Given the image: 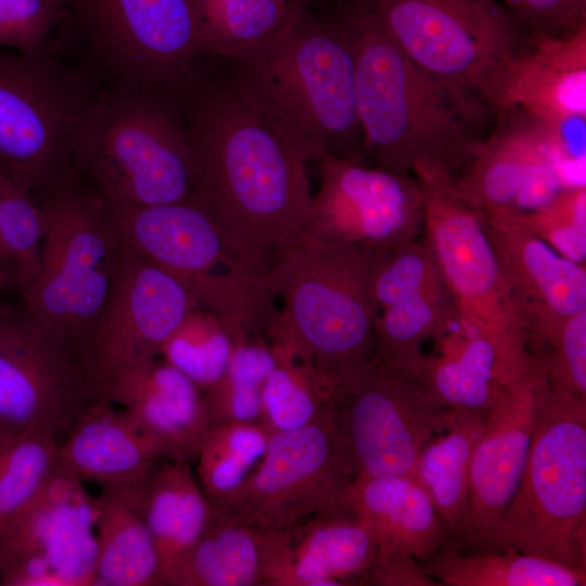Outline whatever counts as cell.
Segmentation results:
<instances>
[{
    "label": "cell",
    "instance_id": "cell-1",
    "mask_svg": "<svg viewBox=\"0 0 586 586\" xmlns=\"http://www.w3.org/2000/svg\"><path fill=\"white\" fill-rule=\"evenodd\" d=\"M220 72L202 68L180 100L193 157L191 196L215 218L234 257L267 272L277 250L306 224L308 161Z\"/></svg>",
    "mask_w": 586,
    "mask_h": 586
},
{
    "label": "cell",
    "instance_id": "cell-2",
    "mask_svg": "<svg viewBox=\"0 0 586 586\" xmlns=\"http://www.w3.org/2000/svg\"><path fill=\"white\" fill-rule=\"evenodd\" d=\"M356 53V102L366 160L447 184L462 175L484 140L487 106L419 68L370 14L334 0Z\"/></svg>",
    "mask_w": 586,
    "mask_h": 586
},
{
    "label": "cell",
    "instance_id": "cell-3",
    "mask_svg": "<svg viewBox=\"0 0 586 586\" xmlns=\"http://www.w3.org/2000/svg\"><path fill=\"white\" fill-rule=\"evenodd\" d=\"M328 3L320 12L306 3L270 37L215 59L308 162L331 155L366 164L355 48L333 0Z\"/></svg>",
    "mask_w": 586,
    "mask_h": 586
},
{
    "label": "cell",
    "instance_id": "cell-4",
    "mask_svg": "<svg viewBox=\"0 0 586 586\" xmlns=\"http://www.w3.org/2000/svg\"><path fill=\"white\" fill-rule=\"evenodd\" d=\"M380 255L300 234L277 250L268 267L283 302L269 343L294 352L336 391L374 358Z\"/></svg>",
    "mask_w": 586,
    "mask_h": 586
},
{
    "label": "cell",
    "instance_id": "cell-5",
    "mask_svg": "<svg viewBox=\"0 0 586 586\" xmlns=\"http://www.w3.org/2000/svg\"><path fill=\"white\" fill-rule=\"evenodd\" d=\"M72 164L105 201L153 205L188 199L193 157L179 101L127 86L98 91L80 123Z\"/></svg>",
    "mask_w": 586,
    "mask_h": 586
},
{
    "label": "cell",
    "instance_id": "cell-6",
    "mask_svg": "<svg viewBox=\"0 0 586 586\" xmlns=\"http://www.w3.org/2000/svg\"><path fill=\"white\" fill-rule=\"evenodd\" d=\"M480 547L586 571V398L543 379L520 485Z\"/></svg>",
    "mask_w": 586,
    "mask_h": 586
},
{
    "label": "cell",
    "instance_id": "cell-7",
    "mask_svg": "<svg viewBox=\"0 0 586 586\" xmlns=\"http://www.w3.org/2000/svg\"><path fill=\"white\" fill-rule=\"evenodd\" d=\"M35 196L43 218L41 255L18 292L22 309L78 352L106 306L123 244L103 199L77 174Z\"/></svg>",
    "mask_w": 586,
    "mask_h": 586
},
{
    "label": "cell",
    "instance_id": "cell-8",
    "mask_svg": "<svg viewBox=\"0 0 586 586\" xmlns=\"http://www.w3.org/2000/svg\"><path fill=\"white\" fill-rule=\"evenodd\" d=\"M421 183L424 238L455 300L458 322L492 344L500 384L513 386L532 375L536 366L527 348L524 318L486 235L482 215L446 188Z\"/></svg>",
    "mask_w": 586,
    "mask_h": 586
},
{
    "label": "cell",
    "instance_id": "cell-9",
    "mask_svg": "<svg viewBox=\"0 0 586 586\" xmlns=\"http://www.w3.org/2000/svg\"><path fill=\"white\" fill-rule=\"evenodd\" d=\"M95 93L47 51L0 49V173L35 195L75 174L74 141Z\"/></svg>",
    "mask_w": 586,
    "mask_h": 586
},
{
    "label": "cell",
    "instance_id": "cell-10",
    "mask_svg": "<svg viewBox=\"0 0 586 586\" xmlns=\"http://www.w3.org/2000/svg\"><path fill=\"white\" fill-rule=\"evenodd\" d=\"M111 85L181 98L205 59L194 0H67Z\"/></svg>",
    "mask_w": 586,
    "mask_h": 586
},
{
    "label": "cell",
    "instance_id": "cell-11",
    "mask_svg": "<svg viewBox=\"0 0 586 586\" xmlns=\"http://www.w3.org/2000/svg\"><path fill=\"white\" fill-rule=\"evenodd\" d=\"M346 1L372 15L429 76L475 97L528 36L502 0Z\"/></svg>",
    "mask_w": 586,
    "mask_h": 586
},
{
    "label": "cell",
    "instance_id": "cell-12",
    "mask_svg": "<svg viewBox=\"0 0 586 586\" xmlns=\"http://www.w3.org/2000/svg\"><path fill=\"white\" fill-rule=\"evenodd\" d=\"M455 410L402 367L375 357L336 393V419L357 479L413 477L423 448Z\"/></svg>",
    "mask_w": 586,
    "mask_h": 586
},
{
    "label": "cell",
    "instance_id": "cell-13",
    "mask_svg": "<svg viewBox=\"0 0 586 586\" xmlns=\"http://www.w3.org/2000/svg\"><path fill=\"white\" fill-rule=\"evenodd\" d=\"M356 468L336 419L273 432L232 508L258 525L289 530L310 518L353 512Z\"/></svg>",
    "mask_w": 586,
    "mask_h": 586
},
{
    "label": "cell",
    "instance_id": "cell-14",
    "mask_svg": "<svg viewBox=\"0 0 586 586\" xmlns=\"http://www.w3.org/2000/svg\"><path fill=\"white\" fill-rule=\"evenodd\" d=\"M95 398L72 345L0 305V442L30 432L61 438Z\"/></svg>",
    "mask_w": 586,
    "mask_h": 586
},
{
    "label": "cell",
    "instance_id": "cell-15",
    "mask_svg": "<svg viewBox=\"0 0 586 586\" xmlns=\"http://www.w3.org/2000/svg\"><path fill=\"white\" fill-rule=\"evenodd\" d=\"M92 497L59 463L39 495L0 530L5 586H93Z\"/></svg>",
    "mask_w": 586,
    "mask_h": 586
},
{
    "label": "cell",
    "instance_id": "cell-16",
    "mask_svg": "<svg viewBox=\"0 0 586 586\" xmlns=\"http://www.w3.org/2000/svg\"><path fill=\"white\" fill-rule=\"evenodd\" d=\"M318 162L320 189L301 234L377 254L420 237L424 191L417 178L331 155Z\"/></svg>",
    "mask_w": 586,
    "mask_h": 586
},
{
    "label": "cell",
    "instance_id": "cell-17",
    "mask_svg": "<svg viewBox=\"0 0 586 586\" xmlns=\"http://www.w3.org/2000/svg\"><path fill=\"white\" fill-rule=\"evenodd\" d=\"M198 305L179 279L123 246L106 306L78 347L92 392L106 374L160 357Z\"/></svg>",
    "mask_w": 586,
    "mask_h": 586
},
{
    "label": "cell",
    "instance_id": "cell-18",
    "mask_svg": "<svg viewBox=\"0 0 586 586\" xmlns=\"http://www.w3.org/2000/svg\"><path fill=\"white\" fill-rule=\"evenodd\" d=\"M103 201L123 246L179 279L195 298L216 275L244 266L212 214L191 195L153 205Z\"/></svg>",
    "mask_w": 586,
    "mask_h": 586
},
{
    "label": "cell",
    "instance_id": "cell-19",
    "mask_svg": "<svg viewBox=\"0 0 586 586\" xmlns=\"http://www.w3.org/2000/svg\"><path fill=\"white\" fill-rule=\"evenodd\" d=\"M477 97L498 116L517 111L542 123L586 117V26L564 36L528 35Z\"/></svg>",
    "mask_w": 586,
    "mask_h": 586
},
{
    "label": "cell",
    "instance_id": "cell-20",
    "mask_svg": "<svg viewBox=\"0 0 586 586\" xmlns=\"http://www.w3.org/2000/svg\"><path fill=\"white\" fill-rule=\"evenodd\" d=\"M545 378L536 367L526 380L507 387L486 413L470 463L468 514L460 539L466 546L484 543L520 485L535 426L537 390Z\"/></svg>",
    "mask_w": 586,
    "mask_h": 586
},
{
    "label": "cell",
    "instance_id": "cell-21",
    "mask_svg": "<svg viewBox=\"0 0 586 586\" xmlns=\"http://www.w3.org/2000/svg\"><path fill=\"white\" fill-rule=\"evenodd\" d=\"M97 398L124 408L165 459L192 462L212 424L204 393L161 357L115 370L95 382Z\"/></svg>",
    "mask_w": 586,
    "mask_h": 586
},
{
    "label": "cell",
    "instance_id": "cell-22",
    "mask_svg": "<svg viewBox=\"0 0 586 586\" xmlns=\"http://www.w3.org/2000/svg\"><path fill=\"white\" fill-rule=\"evenodd\" d=\"M482 218L526 334L586 309L585 265L565 258L512 219Z\"/></svg>",
    "mask_w": 586,
    "mask_h": 586
},
{
    "label": "cell",
    "instance_id": "cell-23",
    "mask_svg": "<svg viewBox=\"0 0 586 586\" xmlns=\"http://www.w3.org/2000/svg\"><path fill=\"white\" fill-rule=\"evenodd\" d=\"M377 553L354 512L317 515L278 532L267 586L364 585Z\"/></svg>",
    "mask_w": 586,
    "mask_h": 586
},
{
    "label": "cell",
    "instance_id": "cell-24",
    "mask_svg": "<svg viewBox=\"0 0 586 586\" xmlns=\"http://www.w3.org/2000/svg\"><path fill=\"white\" fill-rule=\"evenodd\" d=\"M164 459L124 408L102 398L80 412L58 444V463L101 489L143 483Z\"/></svg>",
    "mask_w": 586,
    "mask_h": 586
},
{
    "label": "cell",
    "instance_id": "cell-25",
    "mask_svg": "<svg viewBox=\"0 0 586 586\" xmlns=\"http://www.w3.org/2000/svg\"><path fill=\"white\" fill-rule=\"evenodd\" d=\"M277 535L235 509L214 506L207 526L168 574L166 586H267Z\"/></svg>",
    "mask_w": 586,
    "mask_h": 586
},
{
    "label": "cell",
    "instance_id": "cell-26",
    "mask_svg": "<svg viewBox=\"0 0 586 586\" xmlns=\"http://www.w3.org/2000/svg\"><path fill=\"white\" fill-rule=\"evenodd\" d=\"M349 505L372 533L379 556H411L422 563L448 543L430 496L413 477L356 479Z\"/></svg>",
    "mask_w": 586,
    "mask_h": 586
},
{
    "label": "cell",
    "instance_id": "cell-27",
    "mask_svg": "<svg viewBox=\"0 0 586 586\" xmlns=\"http://www.w3.org/2000/svg\"><path fill=\"white\" fill-rule=\"evenodd\" d=\"M498 117V128L484 140L468 169L442 186L485 217L510 213L531 168L553 155L539 122L517 111Z\"/></svg>",
    "mask_w": 586,
    "mask_h": 586
},
{
    "label": "cell",
    "instance_id": "cell-28",
    "mask_svg": "<svg viewBox=\"0 0 586 586\" xmlns=\"http://www.w3.org/2000/svg\"><path fill=\"white\" fill-rule=\"evenodd\" d=\"M437 343V355L420 352L393 365L406 370L440 404L486 415L506 391L492 344L460 322Z\"/></svg>",
    "mask_w": 586,
    "mask_h": 586
},
{
    "label": "cell",
    "instance_id": "cell-29",
    "mask_svg": "<svg viewBox=\"0 0 586 586\" xmlns=\"http://www.w3.org/2000/svg\"><path fill=\"white\" fill-rule=\"evenodd\" d=\"M143 484L102 488L92 497L93 586H163L160 559L142 511Z\"/></svg>",
    "mask_w": 586,
    "mask_h": 586
},
{
    "label": "cell",
    "instance_id": "cell-30",
    "mask_svg": "<svg viewBox=\"0 0 586 586\" xmlns=\"http://www.w3.org/2000/svg\"><path fill=\"white\" fill-rule=\"evenodd\" d=\"M142 511L160 559L163 586L207 526L214 506L191 463L164 459L142 488Z\"/></svg>",
    "mask_w": 586,
    "mask_h": 586
},
{
    "label": "cell",
    "instance_id": "cell-31",
    "mask_svg": "<svg viewBox=\"0 0 586 586\" xmlns=\"http://www.w3.org/2000/svg\"><path fill=\"white\" fill-rule=\"evenodd\" d=\"M485 417L455 410L447 426L425 445L416 467L413 479L430 496L451 546L459 544L464 531L471 457Z\"/></svg>",
    "mask_w": 586,
    "mask_h": 586
},
{
    "label": "cell",
    "instance_id": "cell-32",
    "mask_svg": "<svg viewBox=\"0 0 586 586\" xmlns=\"http://www.w3.org/2000/svg\"><path fill=\"white\" fill-rule=\"evenodd\" d=\"M446 586H584L586 571L517 551L463 555L446 544L421 563Z\"/></svg>",
    "mask_w": 586,
    "mask_h": 586
},
{
    "label": "cell",
    "instance_id": "cell-33",
    "mask_svg": "<svg viewBox=\"0 0 586 586\" xmlns=\"http://www.w3.org/2000/svg\"><path fill=\"white\" fill-rule=\"evenodd\" d=\"M270 345L276 362L264 385L260 422L273 433L333 418L336 390L294 352Z\"/></svg>",
    "mask_w": 586,
    "mask_h": 586
},
{
    "label": "cell",
    "instance_id": "cell-34",
    "mask_svg": "<svg viewBox=\"0 0 586 586\" xmlns=\"http://www.w3.org/2000/svg\"><path fill=\"white\" fill-rule=\"evenodd\" d=\"M271 432L262 422L211 426L196 457V479L216 507H229L262 462Z\"/></svg>",
    "mask_w": 586,
    "mask_h": 586
},
{
    "label": "cell",
    "instance_id": "cell-35",
    "mask_svg": "<svg viewBox=\"0 0 586 586\" xmlns=\"http://www.w3.org/2000/svg\"><path fill=\"white\" fill-rule=\"evenodd\" d=\"M457 322V306L448 289L392 305L379 311L374 357L391 364L408 359L422 352L426 341H440Z\"/></svg>",
    "mask_w": 586,
    "mask_h": 586
},
{
    "label": "cell",
    "instance_id": "cell-36",
    "mask_svg": "<svg viewBox=\"0 0 586 586\" xmlns=\"http://www.w3.org/2000/svg\"><path fill=\"white\" fill-rule=\"evenodd\" d=\"M247 339L198 305L165 342L160 357L204 393L221 377L238 346Z\"/></svg>",
    "mask_w": 586,
    "mask_h": 586
},
{
    "label": "cell",
    "instance_id": "cell-37",
    "mask_svg": "<svg viewBox=\"0 0 586 586\" xmlns=\"http://www.w3.org/2000/svg\"><path fill=\"white\" fill-rule=\"evenodd\" d=\"M275 362L267 339L242 342L221 377L204 392L211 424L260 422L263 390Z\"/></svg>",
    "mask_w": 586,
    "mask_h": 586
},
{
    "label": "cell",
    "instance_id": "cell-38",
    "mask_svg": "<svg viewBox=\"0 0 586 586\" xmlns=\"http://www.w3.org/2000/svg\"><path fill=\"white\" fill-rule=\"evenodd\" d=\"M43 218L35 194L8 177L0 191V267L7 286L17 293L36 275Z\"/></svg>",
    "mask_w": 586,
    "mask_h": 586
},
{
    "label": "cell",
    "instance_id": "cell-39",
    "mask_svg": "<svg viewBox=\"0 0 586 586\" xmlns=\"http://www.w3.org/2000/svg\"><path fill=\"white\" fill-rule=\"evenodd\" d=\"M206 58H221L259 42L289 20L286 0H194Z\"/></svg>",
    "mask_w": 586,
    "mask_h": 586
},
{
    "label": "cell",
    "instance_id": "cell-40",
    "mask_svg": "<svg viewBox=\"0 0 586 586\" xmlns=\"http://www.w3.org/2000/svg\"><path fill=\"white\" fill-rule=\"evenodd\" d=\"M60 437L30 432L0 442V530L42 491L58 464Z\"/></svg>",
    "mask_w": 586,
    "mask_h": 586
},
{
    "label": "cell",
    "instance_id": "cell-41",
    "mask_svg": "<svg viewBox=\"0 0 586 586\" xmlns=\"http://www.w3.org/2000/svg\"><path fill=\"white\" fill-rule=\"evenodd\" d=\"M447 289L437 257L424 237L399 243L377 260L373 294L379 311Z\"/></svg>",
    "mask_w": 586,
    "mask_h": 586
},
{
    "label": "cell",
    "instance_id": "cell-42",
    "mask_svg": "<svg viewBox=\"0 0 586 586\" xmlns=\"http://www.w3.org/2000/svg\"><path fill=\"white\" fill-rule=\"evenodd\" d=\"M527 348L550 386L586 398V309L530 330Z\"/></svg>",
    "mask_w": 586,
    "mask_h": 586
},
{
    "label": "cell",
    "instance_id": "cell-43",
    "mask_svg": "<svg viewBox=\"0 0 586 586\" xmlns=\"http://www.w3.org/2000/svg\"><path fill=\"white\" fill-rule=\"evenodd\" d=\"M489 218L512 219L565 258L585 265L586 189L584 183L566 186L549 203L533 212Z\"/></svg>",
    "mask_w": 586,
    "mask_h": 586
},
{
    "label": "cell",
    "instance_id": "cell-44",
    "mask_svg": "<svg viewBox=\"0 0 586 586\" xmlns=\"http://www.w3.org/2000/svg\"><path fill=\"white\" fill-rule=\"evenodd\" d=\"M66 7L67 0H0V46L25 54L46 52Z\"/></svg>",
    "mask_w": 586,
    "mask_h": 586
},
{
    "label": "cell",
    "instance_id": "cell-45",
    "mask_svg": "<svg viewBox=\"0 0 586 586\" xmlns=\"http://www.w3.org/2000/svg\"><path fill=\"white\" fill-rule=\"evenodd\" d=\"M527 35H570L586 26V0H502Z\"/></svg>",
    "mask_w": 586,
    "mask_h": 586
},
{
    "label": "cell",
    "instance_id": "cell-46",
    "mask_svg": "<svg viewBox=\"0 0 586 586\" xmlns=\"http://www.w3.org/2000/svg\"><path fill=\"white\" fill-rule=\"evenodd\" d=\"M364 585L372 586H436L421 562L411 556L377 555Z\"/></svg>",
    "mask_w": 586,
    "mask_h": 586
},
{
    "label": "cell",
    "instance_id": "cell-47",
    "mask_svg": "<svg viewBox=\"0 0 586 586\" xmlns=\"http://www.w3.org/2000/svg\"><path fill=\"white\" fill-rule=\"evenodd\" d=\"M308 0H286L289 8V20L286 23L293 21V18L300 13V11L306 5ZM285 23V24H286Z\"/></svg>",
    "mask_w": 586,
    "mask_h": 586
},
{
    "label": "cell",
    "instance_id": "cell-48",
    "mask_svg": "<svg viewBox=\"0 0 586 586\" xmlns=\"http://www.w3.org/2000/svg\"><path fill=\"white\" fill-rule=\"evenodd\" d=\"M4 178H5V176H4L3 174L0 173V191H1L2 183H3V181H4ZM0 285H1V286H7V283H5V280H4V277H3V273H2L1 267H0Z\"/></svg>",
    "mask_w": 586,
    "mask_h": 586
},
{
    "label": "cell",
    "instance_id": "cell-49",
    "mask_svg": "<svg viewBox=\"0 0 586 586\" xmlns=\"http://www.w3.org/2000/svg\"><path fill=\"white\" fill-rule=\"evenodd\" d=\"M0 585H2V583H1V565H0Z\"/></svg>",
    "mask_w": 586,
    "mask_h": 586
}]
</instances>
